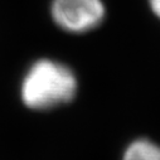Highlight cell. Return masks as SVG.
Instances as JSON below:
<instances>
[{"label": "cell", "mask_w": 160, "mask_h": 160, "mask_svg": "<svg viewBox=\"0 0 160 160\" xmlns=\"http://www.w3.org/2000/svg\"><path fill=\"white\" fill-rule=\"evenodd\" d=\"M77 78L66 64L49 58L34 62L25 73L20 96L32 110H48L73 100L77 92Z\"/></svg>", "instance_id": "6da1fadb"}, {"label": "cell", "mask_w": 160, "mask_h": 160, "mask_svg": "<svg viewBox=\"0 0 160 160\" xmlns=\"http://www.w3.org/2000/svg\"><path fill=\"white\" fill-rule=\"evenodd\" d=\"M51 15L62 30L83 34L103 22L106 9L102 0H52Z\"/></svg>", "instance_id": "7a4b0ae2"}, {"label": "cell", "mask_w": 160, "mask_h": 160, "mask_svg": "<svg viewBox=\"0 0 160 160\" xmlns=\"http://www.w3.org/2000/svg\"><path fill=\"white\" fill-rule=\"evenodd\" d=\"M122 160H160V146L148 139H138L128 146Z\"/></svg>", "instance_id": "3957f363"}, {"label": "cell", "mask_w": 160, "mask_h": 160, "mask_svg": "<svg viewBox=\"0 0 160 160\" xmlns=\"http://www.w3.org/2000/svg\"><path fill=\"white\" fill-rule=\"evenodd\" d=\"M149 5L151 12L160 19V0H149Z\"/></svg>", "instance_id": "277c9868"}]
</instances>
